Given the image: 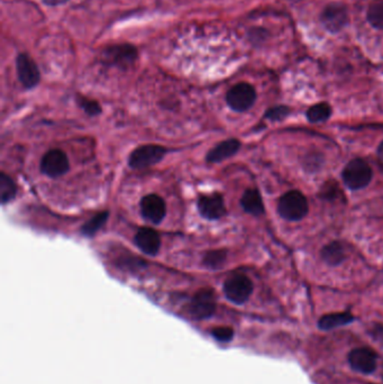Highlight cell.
Returning a JSON list of instances; mask_svg holds the SVG:
<instances>
[{
    "mask_svg": "<svg viewBox=\"0 0 383 384\" xmlns=\"http://www.w3.org/2000/svg\"><path fill=\"white\" fill-rule=\"evenodd\" d=\"M308 202L300 191H288L278 202L280 216L290 222H298L308 214Z\"/></svg>",
    "mask_w": 383,
    "mask_h": 384,
    "instance_id": "1",
    "label": "cell"
},
{
    "mask_svg": "<svg viewBox=\"0 0 383 384\" xmlns=\"http://www.w3.org/2000/svg\"><path fill=\"white\" fill-rule=\"evenodd\" d=\"M344 183L351 190H360L366 188L372 179V170L366 161L361 159L352 160L344 168Z\"/></svg>",
    "mask_w": 383,
    "mask_h": 384,
    "instance_id": "2",
    "label": "cell"
},
{
    "mask_svg": "<svg viewBox=\"0 0 383 384\" xmlns=\"http://www.w3.org/2000/svg\"><path fill=\"white\" fill-rule=\"evenodd\" d=\"M167 153V148L160 145H143L133 151L128 160L130 168L141 170L150 168L163 160Z\"/></svg>",
    "mask_w": 383,
    "mask_h": 384,
    "instance_id": "3",
    "label": "cell"
},
{
    "mask_svg": "<svg viewBox=\"0 0 383 384\" xmlns=\"http://www.w3.org/2000/svg\"><path fill=\"white\" fill-rule=\"evenodd\" d=\"M137 59V49L130 44H119L107 47L103 52V62L107 66L126 70Z\"/></svg>",
    "mask_w": 383,
    "mask_h": 384,
    "instance_id": "4",
    "label": "cell"
},
{
    "mask_svg": "<svg viewBox=\"0 0 383 384\" xmlns=\"http://www.w3.org/2000/svg\"><path fill=\"white\" fill-rule=\"evenodd\" d=\"M257 100V93L253 86L241 82L230 89L226 95V102L232 109L243 113L253 106Z\"/></svg>",
    "mask_w": 383,
    "mask_h": 384,
    "instance_id": "5",
    "label": "cell"
},
{
    "mask_svg": "<svg viewBox=\"0 0 383 384\" xmlns=\"http://www.w3.org/2000/svg\"><path fill=\"white\" fill-rule=\"evenodd\" d=\"M253 283L246 275H236L224 283V293L231 302L243 305L251 297Z\"/></svg>",
    "mask_w": 383,
    "mask_h": 384,
    "instance_id": "6",
    "label": "cell"
},
{
    "mask_svg": "<svg viewBox=\"0 0 383 384\" xmlns=\"http://www.w3.org/2000/svg\"><path fill=\"white\" fill-rule=\"evenodd\" d=\"M16 69H17L18 79L24 88L33 89L40 84V70L34 60L27 53H20L17 55Z\"/></svg>",
    "mask_w": 383,
    "mask_h": 384,
    "instance_id": "7",
    "label": "cell"
},
{
    "mask_svg": "<svg viewBox=\"0 0 383 384\" xmlns=\"http://www.w3.org/2000/svg\"><path fill=\"white\" fill-rule=\"evenodd\" d=\"M70 162L68 156L61 150H51L44 154L40 161L42 174L50 178H59L69 171Z\"/></svg>",
    "mask_w": 383,
    "mask_h": 384,
    "instance_id": "8",
    "label": "cell"
},
{
    "mask_svg": "<svg viewBox=\"0 0 383 384\" xmlns=\"http://www.w3.org/2000/svg\"><path fill=\"white\" fill-rule=\"evenodd\" d=\"M216 310L215 295L209 289L197 292L189 305V315L195 319H206L211 317Z\"/></svg>",
    "mask_w": 383,
    "mask_h": 384,
    "instance_id": "9",
    "label": "cell"
},
{
    "mask_svg": "<svg viewBox=\"0 0 383 384\" xmlns=\"http://www.w3.org/2000/svg\"><path fill=\"white\" fill-rule=\"evenodd\" d=\"M198 210L204 218L208 220H217L226 214V206L222 194H206L199 197Z\"/></svg>",
    "mask_w": 383,
    "mask_h": 384,
    "instance_id": "10",
    "label": "cell"
},
{
    "mask_svg": "<svg viewBox=\"0 0 383 384\" xmlns=\"http://www.w3.org/2000/svg\"><path fill=\"white\" fill-rule=\"evenodd\" d=\"M349 363L356 372L370 374L377 369V356L375 351L368 347H361L352 351L349 355Z\"/></svg>",
    "mask_w": 383,
    "mask_h": 384,
    "instance_id": "11",
    "label": "cell"
},
{
    "mask_svg": "<svg viewBox=\"0 0 383 384\" xmlns=\"http://www.w3.org/2000/svg\"><path fill=\"white\" fill-rule=\"evenodd\" d=\"M141 214L147 222L158 225L165 220L167 205L158 194H147L141 200Z\"/></svg>",
    "mask_w": 383,
    "mask_h": 384,
    "instance_id": "12",
    "label": "cell"
},
{
    "mask_svg": "<svg viewBox=\"0 0 383 384\" xmlns=\"http://www.w3.org/2000/svg\"><path fill=\"white\" fill-rule=\"evenodd\" d=\"M347 22H349L347 9L340 3H331L324 9L322 14V23L324 24L326 29L333 33L340 32V29L346 26Z\"/></svg>",
    "mask_w": 383,
    "mask_h": 384,
    "instance_id": "13",
    "label": "cell"
},
{
    "mask_svg": "<svg viewBox=\"0 0 383 384\" xmlns=\"http://www.w3.org/2000/svg\"><path fill=\"white\" fill-rule=\"evenodd\" d=\"M134 242L143 253L147 255H153V256L158 254V252L160 251V247H161V238H160L158 231L149 229V227L140 229L139 231L136 233Z\"/></svg>",
    "mask_w": 383,
    "mask_h": 384,
    "instance_id": "14",
    "label": "cell"
},
{
    "mask_svg": "<svg viewBox=\"0 0 383 384\" xmlns=\"http://www.w3.org/2000/svg\"><path fill=\"white\" fill-rule=\"evenodd\" d=\"M239 148H241V143L237 139H227V141H222L216 146H213L208 152L206 160L209 163H219V162L225 161V160L235 155L239 152Z\"/></svg>",
    "mask_w": 383,
    "mask_h": 384,
    "instance_id": "15",
    "label": "cell"
},
{
    "mask_svg": "<svg viewBox=\"0 0 383 384\" xmlns=\"http://www.w3.org/2000/svg\"><path fill=\"white\" fill-rule=\"evenodd\" d=\"M241 205L248 214L259 216L264 213L262 198L257 189H248L243 194Z\"/></svg>",
    "mask_w": 383,
    "mask_h": 384,
    "instance_id": "16",
    "label": "cell"
},
{
    "mask_svg": "<svg viewBox=\"0 0 383 384\" xmlns=\"http://www.w3.org/2000/svg\"><path fill=\"white\" fill-rule=\"evenodd\" d=\"M353 321H354V317L350 312L329 314V315L320 318L318 321V327L322 330H331L338 328V327L346 326Z\"/></svg>",
    "mask_w": 383,
    "mask_h": 384,
    "instance_id": "17",
    "label": "cell"
},
{
    "mask_svg": "<svg viewBox=\"0 0 383 384\" xmlns=\"http://www.w3.org/2000/svg\"><path fill=\"white\" fill-rule=\"evenodd\" d=\"M320 255H322L324 262L331 266H338L345 260V252H344L343 246L337 242L327 244L320 252Z\"/></svg>",
    "mask_w": 383,
    "mask_h": 384,
    "instance_id": "18",
    "label": "cell"
},
{
    "mask_svg": "<svg viewBox=\"0 0 383 384\" xmlns=\"http://www.w3.org/2000/svg\"><path fill=\"white\" fill-rule=\"evenodd\" d=\"M17 188L15 182L13 181L10 176H7L5 172L0 174V200L3 205H6L8 202L12 201L16 197Z\"/></svg>",
    "mask_w": 383,
    "mask_h": 384,
    "instance_id": "19",
    "label": "cell"
},
{
    "mask_svg": "<svg viewBox=\"0 0 383 384\" xmlns=\"http://www.w3.org/2000/svg\"><path fill=\"white\" fill-rule=\"evenodd\" d=\"M108 217H110V213H108V211H101L99 214L93 216L91 220H88V222L81 227L82 234L88 237L96 235V233H98V231L104 227L105 224H106L107 220H108Z\"/></svg>",
    "mask_w": 383,
    "mask_h": 384,
    "instance_id": "20",
    "label": "cell"
},
{
    "mask_svg": "<svg viewBox=\"0 0 383 384\" xmlns=\"http://www.w3.org/2000/svg\"><path fill=\"white\" fill-rule=\"evenodd\" d=\"M227 259V252L225 249H213L206 253L202 263L207 266L208 269L218 270L224 266Z\"/></svg>",
    "mask_w": 383,
    "mask_h": 384,
    "instance_id": "21",
    "label": "cell"
},
{
    "mask_svg": "<svg viewBox=\"0 0 383 384\" xmlns=\"http://www.w3.org/2000/svg\"><path fill=\"white\" fill-rule=\"evenodd\" d=\"M331 115V107L325 102L314 105L313 107L307 110V118L310 123H322V121H327Z\"/></svg>",
    "mask_w": 383,
    "mask_h": 384,
    "instance_id": "22",
    "label": "cell"
},
{
    "mask_svg": "<svg viewBox=\"0 0 383 384\" xmlns=\"http://www.w3.org/2000/svg\"><path fill=\"white\" fill-rule=\"evenodd\" d=\"M368 20L375 29H383V0H377L368 10Z\"/></svg>",
    "mask_w": 383,
    "mask_h": 384,
    "instance_id": "23",
    "label": "cell"
},
{
    "mask_svg": "<svg viewBox=\"0 0 383 384\" xmlns=\"http://www.w3.org/2000/svg\"><path fill=\"white\" fill-rule=\"evenodd\" d=\"M77 101H78L79 106L84 110L87 115L98 116L101 113L100 105L97 101L86 98L82 95H78Z\"/></svg>",
    "mask_w": 383,
    "mask_h": 384,
    "instance_id": "24",
    "label": "cell"
},
{
    "mask_svg": "<svg viewBox=\"0 0 383 384\" xmlns=\"http://www.w3.org/2000/svg\"><path fill=\"white\" fill-rule=\"evenodd\" d=\"M290 113V109L285 106H278V107L271 108L269 109L265 114V117L271 121H280L285 119L287 116Z\"/></svg>",
    "mask_w": 383,
    "mask_h": 384,
    "instance_id": "25",
    "label": "cell"
},
{
    "mask_svg": "<svg viewBox=\"0 0 383 384\" xmlns=\"http://www.w3.org/2000/svg\"><path fill=\"white\" fill-rule=\"evenodd\" d=\"M213 336L218 341H230L234 336V332L230 327H218L213 330Z\"/></svg>",
    "mask_w": 383,
    "mask_h": 384,
    "instance_id": "26",
    "label": "cell"
},
{
    "mask_svg": "<svg viewBox=\"0 0 383 384\" xmlns=\"http://www.w3.org/2000/svg\"><path fill=\"white\" fill-rule=\"evenodd\" d=\"M337 190H338V188H337L334 183L326 182L323 188L320 190V196L323 197L324 199L326 200L334 199V198H336L337 194H338Z\"/></svg>",
    "mask_w": 383,
    "mask_h": 384,
    "instance_id": "27",
    "label": "cell"
},
{
    "mask_svg": "<svg viewBox=\"0 0 383 384\" xmlns=\"http://www.w3.org/2000/svg\"><path fill=\"white\" fill-rule=\"evenodd\" d=\"M42 1L47 6L54 7L63 5V3H68L69 0H42Z\"/></svg>",
    "mask_w": 383,
    "mask_h": 384,
    "instance_id": "28",
    "label": "cell"
},
{
    "mask_svg": "<svg viewBox=\"0 0 383 384\" xmlns=\"http://www.w3.org/2000/svg\"><path fill=\"white\" fill-rule=\"evenodd\" d=\"M377 160H379L380 164L383 167V141L381 143L379 148H377Z\"/></svg>",
    "mask_w": 383,
    "mask_h": 384,
    "instance_id": "29",
    "label": "cell"
}]
</instances>
